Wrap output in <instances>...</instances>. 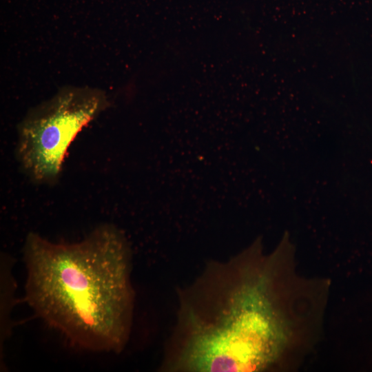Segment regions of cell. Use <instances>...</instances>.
<instances>
[{
	"label": "cell",
	"instance_id": "3957f363",
	"mask_svg": "<svg viewBox=\"0 0 372 372\" xmlns=\"http://www.w3.org/2000/svg\"><path fill=\"white\" fill-rule=\"evenodd\" d=\"M109 105L101 90L67 86L30 109L18 126L16 146L17 158L29 178L37 184L56 183L71 143Z\"/></svg>",
	"mask_w": 372,
	"mask_h": 372
},
{
	"label": "cell",
	"instance_id": "7a4b0ae2",
	"mask_svg": "<svg viewBox=\"0 0 372 372\" xmlns=\"http://www.w3.org/2000/svg\"><path fill=\"white\" fill-rule=\"evenodd\" d=\"M25 300L75 347L119 353L128 342L135 293L132 252L112 225L84 239L56 243L30 232L23 247Z\"/></svg>",
	"mask_w": 372,
	"mask_h": 372
},
{
	"label": "cell",
	"instance_id": "277c9868",
	"mask_svg": "<svg viewBox=\"0 0 372 372\" xmlns=\"http://www.w3.org/2000/svg\"><path fill=\"white\" fill-rule=\"evenodd\" d=\"M8 257L3 255L1 260V296L6 298V301L1 299V348L3 347L6 340L10 336L12 325L10 324L11 306L14 305L15 282L11 272L12 265Z\"/></svg>",
	"mask_w": 372,
	"mask_h": 372
},
{
	"label": "cell",
	"instance_id": "6da1fadb",
	"mask_svg": "<svg viewBox=\"0 0 372 372\" xmlns=\"http://www.w3.org/2000/svg\"><path fill=\"white\" fill-rule=\"evenodd\" d=\"M330 282L302 276L285 236L209 264L180 294L164 365L179 371H287L322 333Z\"/></svg>",
	"mask_w": 372,
	"mask_h": 372
}]
</instances>
